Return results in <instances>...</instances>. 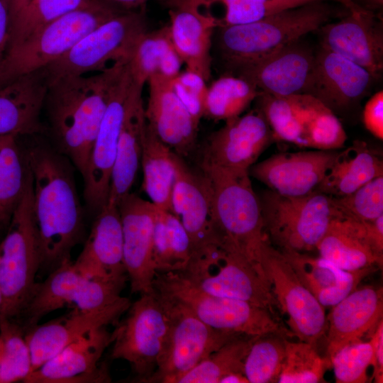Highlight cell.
Returning a JSON list of instances; mask_svg holds the SVG:
<instances>
[{"mask_svg": "<svg viewBox=\"0 0 383 383\" xmlns=\"http://www.w3.org/2000/svg\"><path fill=\"white\" fill-rule=\"evenodd\" d=\"M362 121L366 129L375 138L383 139V91H377L366 102Z\"/></svg>", "mask_w": 383, "mask_h": 383, "instance_id": "681fc988", "label": "cell"}, {"mask_svg": "<svg viewBox=\"0 0 383 383\" xmlns=\"http://www.w3.org/2000/svg\"><path fill=\"white\" fill-rule=\"evenodd\" d=\"M176 179L172 208L189 238L192 255L197 257L221 248L216 235L211 215L210 191L202 174L192 171L175 154Z\"/></svg>", "mask_w": 383, "mask_h": 383, "instance_id": "44dd1931", "label": "cell"}, {"mask_svg": "<svg viewBox=\"0 0 383 383\" xmlns=\"http://www.w3.org/2000/svg\"><path fill=\"white\" fill-rule=\"evenodd\" d=\"M143 90V87L133 81L119 133L107 200V202L117 205L131 192L140 165L147 126Z\"/></svg>", "mask_w": 383, "mask_h": 383, "instance_id": "4dcf8cb0", "label": "cell"}, {"mask_svg": "<svg viewBox=\"0 0 383 383\" xmlns=\"http://www.w3.org/2000/svg\"><path fill=\"white\" fill-rule=\"evenodd\" d=\"M370 341L351 343L339 349L331 358L337 383H365L369 380L367 371L372 364Z\"/></svg>", "mask_w": 383, "mask_h": 383, "instance_id": "7dc6e473", "label": "cell"}, {"mask_svg": "<svg viewBox=\"0 0 383 383\" xmlns=\"http://www.w3.org/2000/svg\"><path fill=\"white\" fill-rule=\"evenodd\" d=\"M26 155L32 177L40 270L50 272L71 259L83 237L82 208L70 165L62 155L43 145L30 148Z\"/></svg>", "mask_w": 383, "mask_h": 383, "instance_id": "6da1fadb", "label": "cell"}, {"mask_svg": "<svg viewBox=\"0 0 383 383\" xmlns=\"http://www.w3.org/2000/svg\"><path fill=\"white\" fill-rule=\"evenodd\" d=\"M11 2L0 0V72L7 53L11 38Z\"/></svg>", "mask_w": 383, "mask_h": 383, "instance_id": "816d5d0a", "label": "cell"}, {"mask_svg": "<svg viewBox=\"0 0 383 383\" xmlns=\"http://www.w3.org/2000/svg\"><path fill=\"white\" fill-rule=\"evenodd\" d=\"M299 41L233 69L238 77L253 84L262 93L274 96L306 94L315 55Z\"/></svg>", "mask_w": 383, "mask_h": 383, "instance_id": "7402d4cb", "label": "cell"}, {"mask_svg": "<svg viewBox=\"0 0 383 383\" xmlns=\"http://www.w3.org/2000/svg\"><path fill=\"white\" fill-rule=\"evenodd\" d=\"M259 199L265 231L282 251L316 250L331 222L340 217L332 196L319 191L288 196L268 190Z\"/></svg>", "mask_w": 383, "mask_h": 383, "instance_id": "ba28073f", "label": "cell"}, {"mask_svg": "<svg viewBox=\"0 0 383 383\" xmlns=\"http://www.w3.org/2000/svg\"><path fill=\"white\" fill-rule=\"evenodd\" d=\"M362 223L374 251L379 257L383 258V215Z\"/></svg>", "mask_w": 383, "mask_h": 383, "instance_id": "f5cc1de1", "label": "cell"}, {"mask_svg": "<svg viewBox=\"0 0 383 383\" xmlns=\"http://www.w3.org/2000/svg\"><path fill=\"white\" fill-rule=\"evenodd\" d=\"M73 262L88 277L126 284L128 276L117 204L106 202L97 212L84 248Z\"/></svg>", "mask_w": 383, "mask_h": 383, "instance_id": "d4e9b609", "label": "cell"}, {"mask_svg": "<svg viewBox=\"0 0 383 383\" xmlns=\"http://www.w3.org/2000/svg\"><path fill=\"white\" fill-rule=\"evenodd\" d=\"M178 272L206 293L249 302L278 318L277 303L261 266L239 255L219 248L192 258Z\"/></svg>", "mask_w": 383, "mask_h": 383, "instance_id": "7c38bea8", "label": "cell"}, {"mask_svg": "<svg viewBox=\"0 0 383 383\" xmlns=\"http://www.w3.org/2000/svg\"><path fill=\"white\" fill-rule=\"evenodd\" d=\"M383 316L382 287L364 286L332 306L327 318V357L339 349L362 340L377 326Z\"/></svg>", "mask_w": 383, "mask_h": 383, "instance_id": "f1b7e54d", "label": "cell"}, {"mask_svg": "<svg viewBox=\"0 0 383 383\" xmlns=\"http://www.w3.org/2000/svg\"><path fill=\"white\" fill-rule=\"evenodd\" d=\"M382 175L380 155L365 142L357 140L348 148L339 150L316 191L334 197L342 196Z\"/></svg>", "mask_w": 383, "mask_h": 383, "instance_id": "836d02e7", "label": "cell"}, {"mask_svg": "<svg viewBox=\"0 0 383 383\" xmlns=\"http://www.w3.org/2000/svg\"><path fill=\"white\" fill-rule=\"evenodd\" d=\"M362 1L365 6L366 9H377L382 7L383 4V0H360Z\"/></svg>", "mask_w": 383, "mask_h": 383, "instance_id": "680465c9", "label": "cell"}, {"mask_svg": "<svg viewBox=\"0 0 383 383\" xmlns=\"http://www.w3.org/2000/svg\"><path fill=\"white\" fill-rule=\"evenodd\" d=\"M116 8L122 11H135L143 8L150 0H104Z\"/></svg>", "mask_w": 383, "mask_h": 383, "instance_id": "db71d44e", "label": "cell"}, {"mask_svg": "<svg viewBox=\"0 0 383 383\" xmlns=\"http://www.w3.org/2000/svg\"><path fill=\"white\" fill-rule=\"evenodd\" d=\"M370 341L372 347V377L377 383L383 382V320L371 331Z\"/></svg>", "mask_w": 383, "mask_h": 383, "instance_id": "f907efd6", "label": "cell"}, {"mask_svg": "<svg viewBox=\"0 0 383 383\" xmlns=\"http://www.w3.org/2000/svg\"><path fill=\"white\" fill-rule=\"evenodd\" d=\"M48 89L42 70L0 85V135L41 133L40 113Z\"/></svg>", "mask_w": 383, "mask_h": 383, "instance_id": "f546056e", "label": "cell"}, {"mask_svg": "<svg viewBox=\"0 0 383 383\" xmlns=\"http://www.w3.org/2000/svg\"><path fill=\"white\" fill-rule=\"evenodd\" d=\"M274 140L262 112L257 108L225 121L209 137L201 164L223 170L249 172Z\"/></svg>", "mask_w": 383, "mask_h": 383, "instance_id": "2e32d148", "label": "cell"}, {"mask_svg": "<svg viewBox=\"0 0 383 383\" xmlns=\"http://www.w3.org/2000/svg\"><path fill=\"white\" fill-rule=\"evenodd\" d=\"M220 383H249L242 373H233L223 378Z\"/></svg>", "mask_w": 383, "mask_h": 383, "instance_id": "9f6ffc18", "label": "cell"}, {"mask_svg": "<svg viewBox=\"0 0 383 383\" xmlns=\"http://www.w3.org/2000/svg\"><path fill=\"white\" fill-rule=\"evenodd\" d=\"M339 150L282 152L254 164L249 174L277 194L301 196L317 190Z\"/></svg>", "mask_w": 383, "mask_h": 383, "instance_id": "ffe728a7", "label": "cell"}, {"mask_svg": "<svg viewBox=\"0 0 383 383\" xmlns=\"http://www.w3.org/2000/svg\"><path fill=\"white\" fill-rule=\"evenodd\" d=\"M2 303H3V297H2V294H1V290H0V310H1V308L2 306Z\"/></svg>", "mask_w": 383, "mask_h": 383, "instance_id": "91938a15", "label": "cell"}, {"mask_svg": "<svg viewBox=\"0 0 383 383\" xmlns=\"http://www.w3.org/2000/svg\"><path fill=\"white\" fill-rule=\"evenodd\" d=\"M201 167L209 187L213 225L221 248L259 265V253L268 237L249 172L204 164Z\"/></svg>", "mask_w": 383, "mask_h": 383, "instance_id": "3957f363", "label": "cell"}, {"mask_svg": "<svg viewBox=\"0 0 383 383\" xmlns=\"http://www.w3.org/2000/svg\"><path fill=\"white\" fill-rule=\"evenodd\" d=\"M147 30L143 10L123 11L87 33L71 50L43 70L48 84L60 78L98 73L128 61Z\"/></svg>", "mask_w": 383, "mask_h": 383, "instance_id": "9c48e42d", "label": "cell"}, {"mask_svg": "<svg viewBox=\"0 0 383 383\" xmlns=\"http://www.w3.org/2000/svg\"><path fill=\"white\" fill-rule=\"evenodd\" d=\"M170 18L168 26L172 45L187 70L206 82L211 74V49L220 21L204 12L198 0H165Z\"/></svg>", "mask_w": 383, "mask_h": 383, "instance_id": "603a6c76", "label": "cell"}, {"mask_svg": "<svg viewBox=\"0 0 383 383\" xmlns=\"http://www.w3.org/2000/svg\"><path fill=\"white\" fill-rule=\"evenodd\" d=\"M88 1L89 0H32L11 20L8 50L21 43L45 25L79 9Z\"/></svg>", "mask_w": 383, "mask_h": 383, "instance_id": "ee69618b", "label": "cell"}, {"mask_svg": "<svg viewBox=\"0 0 383 383\" xmlns=\"http://www.w3.org/2000/svg\"><path fill=\"white\" fill-rule=\"evenodd\" d=\"M153 292L166 309L170 331L156 370L147 383H175L210 354L240 335L214 329L187 307Z\"/></svg>", "mask_w": 383, "mask_h": 383, "instance_id": "4fadbf2b", "label": "cell"}, {"mask_svg": "<svg viewBox=\"0 0 383 383\" xmlns=\"http://www.w3.org/2000/svg\"><path fill=\"white\" fill-rule=\"evenodd\" d=\"M124 286L88 277L68 260L49 272L43 282L36 283L18 322L25 331L46 315L65 306L92 311L111 306L125 297L121 295Z\"/></svg>", "mask_w": 383, "mask_h": 383, "instance_id": "30bf717a", "label": "cell"}, {"mask_svg": "<svg viewBox=\"0 0 383 383\" xmlns=\"http://www.w3.org/2000/svg\"><path fill=\"white\" fill-rule=\"evenodd\" d=\"M116 323L111 358L126 361L140 382H146L157 367L170 331L166 309L152 291L141 294Z\"/></svg>", "mask_w": 383, "mask_h": 383, "instance_id": "8fae6325", "label": "cell"}, {"mask_svg": "<svg viewBox=\"0 0 383 383\" xmlns=\"http://www.w3.org/2000/svg\"><path fill=\"white\" fill-rule=\"evenodd\" d=\"M122 11L104 0H89L45 25L8 50L0 72V85L48 66L90 31Z\"/></svg>", "mask_w": 383, "mask_h": 383, "instance_id": "5b68a950", "label": "cell"}, {"mask_svg": "<svg viewBox=\"0 0 383 383\" xmlns=\"http://www.w3.org/2000/svg\"><path fill=\"white\" fill-rule=\"evenodd\" d=\"M313 1L317 0H206L223 5L220 26L251 23Z\"/></svg>", "mask_w": 383, "mask_h": 383, "instance_id": "bcb514c9", "label": "cell"}, {"mask_svg": "<svg viewBox=\"0 0 383 383\" xmlns=\"http://www.w3.org/2000/svg\"><path fill=\"white\" fill-rule=\"evenodd\" d=\"M282 141L314 150H335L344 146L347 135L334 112L314 96H289V108Z\"/></svg>", "mask_w": 383, "mask_h": 383, "instance_id": "4316f807", "label": "cell"}, {"mask_svg": "<svg viewBox=\"0 0 383 383\" xmlns=\"http://www.w3.org/2000/svg\"><path fill=\"white\" fill-rule=\"evenodd\" d=\"M113 339L107 327L90 331L32 371L23 382H109L107 367L99 363Z\"/></svg>", "mask_w": 383, "mask_h": 383, "instance_id": "ac0fdd59", "label": "cell"}, {"mask_svg": "<svg viewBox=\"0 0 383 383\" xmlns=\"http://www.w3.org/2000/svg\"><path fill=\"white\" fill-rule=\"evenodd\" d=\"M301 283L323 306H333L353 292L374 266L345 271L307 252L280 250Z\"/></svg>", "mask_w": 383, "mask_h": 383, "instance_id": "1f68e13d", "label": "cell"}, {"mask_svg": "<svg viewBox=\"0 0 383 383\" xmlns=\"http://www.w3.org/2000/svg\"><path fill=\"white\" fill-rule=\"evenodd\" d=\"M133 79L126 63L116 80L83 177L88 209L98 212L107 202L119 133Z\"/></svg>", "mask_w": 383, "mask_h": 383, "instance_id": "9a60e30c", "label": "cell"}, {"mask_svg": "<svg viewBox=\"0 0 383 383\" xmlns=\"http://www.w3.org/2000/svg\"><path fill=\"white\" fill-rule=\"evenodd\" d=\"M131 304V301L124 297L116 304L96 310L72 309L67 314L26 329L32 371L90 331L117 323Z\"/></svg>", "mask_w": 383, "mask_h": 383, "instance_id": "d6986e66", "label": "cell"}, {"mask_svg": "<svg viewBox=\"0 0 383 383\" xmlns=\"http://www.w3.org/2000/svg\"><path fill=\"white\" fill-rule=\"evenodd\" d=\"M373 78L363 67L322 47L315 55L307 91L332 110L351 106L367 90Z\"/></svg>", "mask_w": 383, "mask_h": 383, "instance_id": "83f0119b", "label": "cell"}, {"mask_svg": "<svg viewBox=\"0 0 383 383\" xmlns=\"http://www.w3.org/2000/svg\"><path fill=\"white\" fill-rule=\"evenodd\" d=\"M260 93L253 84L244 78L222 76L208 86L204 117L224 121L238 117Z\"/></svg>", "mask_w": 383, "mask_h": 383, "instance_id": "f35d334b", "label": "cell"}, {"mask_svg": "<svg viewBox=\"0 0 383 383\" xmlns=\"http://www.w3.org/2000/svg\"><path fill=\"white\" fill-rule=\"evenodd\" d=\"M316 250L345 271L382 266L383 258L374 251L363 223L346 218L337 217L331 222Z\"/></svg>", "mask_w": 383, "mask_h": 383, "instance_id": "d6a6232c", "label": "cell"}, {"mask_svg": "<svg viewBox=\"0 0 383 383\" xmlns=\"http://www.w3.org/2000/svg\"><path fill=\"white\" fill-rule=\"evenodd\" d=\"M182 65L171 41L167 26L144 32L128 60L133 79L143 87L148 79L155 75L174 79L182 72Z\"/></svg>", "mask_w": 383, "mask_h": 383, "instance_id": "e575fe53", "label": "cell"}, {"mask_svg": "<svg viewBox=\"0 0 383 383\" xmlns=\"http://www.w3.org/2000/svg\"><path fill=\"white\" fill-rule=\"evenodd\" d=\"M152 290L187 307L218 331L252 336L274 333L287 338L294 337L267 309L240 299L206 293L178 272H157Z\"/></svg>", "mask_w": 383, "mask_h": 383, "instance_id": "52a82bcc", "label": "cell"}, {"mask_svg": "<svg viewBox=\"0 0 383 383\" xmlns=\"http://www.w3.org/2000/svg\"><path fill=\"white\" fill-rule=\"evenodd\" d=\"M325 1H313L251 23L218 27L221 55L234 68L299 40L331 17L333 11Z\"/></svg>", "mask_w": 383, "mask_h": 383, "instance_id": "277c9868", "label": "cell"}, {"mask_svg": "<svg viewBox=\"0 0 383 383\" xmlns=\"http://www.w3.org/2000/svg\"><path fill=\"white\" fill-rule=\"evenodd\" d=\"M332 201L339 216L368 221L383 215V175L365 184L353 192Z\"/></svg>", "mask_w": 383, "mask_h": 383, "instance_id": "f6af8a7d", "label": "cell"}, {"mask_svg": "<svg viewBox=\"0 0 383 383\" xmlns=\"http://www.w3.org/2000/svg\"><path fill=\"white\" fill-rule=\"evenodd\" d=\"M172 79L157 75L148 79L145 115L156 136L175 153L185 156L194 148L199 122L176 94Z\"/></svg>", "mask_w": 383, "mask_h": 383, "instance_id": "484cf974", "label": "cell"}, {"mask_svg": "<svg viewBox=\"0 0 383 383\" xmlns=\"http://www.w3.org/2000/svg\"><path fill=\"white\" fill-rule=\"evenodd\" d=\"M31 371L24 329L17 321L0 316V383L23 382Z\"/></svg>", "mask_w": 383, "mask_h": 383, "instance_id": "60d3db41", "label": "cell"}, {"mask_svg": "<svg viewBox=\"0 0 383 383\" xmlns=\"http://www.w3.org/2000/svg\"><path fill=\"white\" fill-rule=\"evenodd\" d=\"M258 335L240 334L210 354L175 383H220L233 373H243L245 358Z\"/></svg>", "mask_w": 383, "mask_h": 383, "instance_id": "ab89813d", "label": "cell"}, {"mask_svg": "<svg viewBox=\"0 0 383 383\" xmlns=\"http://www.w3.org/2000/svg\"><path fill=\"white\" fill-rule=\"evenodd\" d=\"M32 0H10L11 20Z\"/></svg>", "mask_w": 383, "mask_h": 383, "instance_id": "11a10c76", "label": "cell"}, {"mask_svg": "<svg viewBox=\"0 0 383 383\" xmlns=\"http://www.w3.org/2000/svg\"><path fill=\"white\" fill-rule=\"evenodd\" d=\"M206 82L200 75L187 70L172 79L176 94L198 122L204 117Z\"/></svg>", "mask_w": 383, "mask_h": 383, "instance_id": "c3c4849f", "label": "cell"}, {"mask_svg": "<svg viewBox=\"0 0 383 383\" xmlns=\"http://www.w3.org/2000/svg\"><path fill=\"white\" fill-rule=\"evenodd\" d=\"M328 1V0H326ZM335 1L343 4L349 11H361L366 9L358 4L355 0H331Z\"/></svg>", "mask_w": 383, "mask_h": 383, "instance_id": "6f0895ef", "label": "cell"}, {"mask_svg": "<svg viewBox=\"0 0 383 383\" xmlns=\"http://www.w3.org/2000/svg\"><path fill=\"white\" fill-rule=\"evenodd\" d=\"M257 262L270 284L279 310L286 316L288 329L299 340L317 347L327 329L324 307L269 238L261 247Z\"/></svg>", "mask_w": 383, "mask_h": 383, "instance_id": "5bb4252c", "label": "cell"}, {"mask_svg": "<svg viewBox=\"0 0 383 383\" xmlns=\"http://www.w3.org/2000/svg\"><path fill=\"white\" fill-rule=\"evenodd\" d=\"M192 255L191 242L180 221L174 213L157 208L152 246L157 273L183 271Z\"/></svg>", "mask_w": 383, "mask_h": 383, "instance_id": "74e56055", "label": "cell"}, {"mask_svg": "<svg viewBox=\"0 0 383 383\" xmlns=\"http://www.w3.org/2000/svg\"><path fill=\"white\" fill-rule=\"evenodd\" d=\"M128 61L94 74L60 78L48 84L47 105L52 134L82 177L112 87Z\"/></svg>", "mask_w": 383, "mask_h": 383, "instance_id": "7a4b0ae2", "label": "cell"}, {"mask_svg": "<svg viewBox=\"0 0 383 383\" xmlns=\"http://www.w3.org/2000/svg\"><path fill=\"white\" fill-rule=\"evenodd\" d=\"M331 368L330 359L322 357L317 347L304 341L285 340V358L279 383H317Z\"/></svg>", "mask_w": 383, "mask_h": 383, "instance_id": "7bdbcfd3", "label": "cell"}, {"mask_svg": "<svg viewBox=\"0 0 383 383\" xmlns=\"http://www.w3.org/2000/svg\"><path fill=\"white\" fill-rule=\"evenodd\" d=\"M31 174L26 152L14 135H0V239L26 190Z\"/></svg>", "mask_w": 383, "mask_h": 383, "instance_id": "8d00e7d4", "label": "cell"}, {"mask_svg": "<svg viewBox=\"0 0 383 383\" xmlns=\"http://www.w3.org/2000/svg\"><path fill=\"white\" fill-rule=\"evenodd\" d=\"M41 254L33 214L32 177L0 239V316L18 321L36 284Z\"/></svg>", "mask_w": 383, "mask_h": 383, "instance_id": "8992f818", "label": "cell"}, {"mask_svg": "<svg viewBox=\"0 0 383 383\" xmlns=\"http://www.w3.org/2000/svg\"><path fill=\"white\" fill-rule=\"evenodd\" d=\"M175 154L147 124L140 160L143 189L157 208L171 213L176 179Z\"/></svg>", "mask_w": 383, "mask_h": 383, "instance_id": "d590c367", "label": "cell"}, {"mask_svg": "<svg viewBox=\"0 0 383 383\" xmlns=\"http://www.w3.org/2000/svg\"><path fill=\"white\" fill-rule=\"evenodd\" d=\"M322 47L365 69L373 79L383 70L382 23L370 9L349 11L340 21L324 24Z\"/></svg>", "mask_w": 383, "mask_h": 383, "instance_id": "cb8c5ba5", "label": "cell"}, {"mask_svg": "<svg viewBox=\"0 0 383 383\" xmlns=\"http://www.w3.org/2000/svg\"><path fill=\"white\" fill-rule=\"evenodd\" d=\"M278 334L256 337L245 358L243 373L249 383L278 382L285 358V340Z\"/></svg>", "mask_w": 383, "mask_h": 383, "instance_id": "b9f144b4", "label": "cell"}, {"mask_svg": "<svg viewBox=\"0 0 383 383\" xmlns=\"http://www.w3.org/2000/svg\"><path fill=\"white\" fill-rule=\"evenodd\" d=\"M123 238L124 265L132 293H150L157 272L152 257L157 208L129 192L118 203Z\"/></svg>", "mask_w": 383, "mask_h": 383, "instance_id": "e0dca14e", "label": "cell"}]
</instances>
